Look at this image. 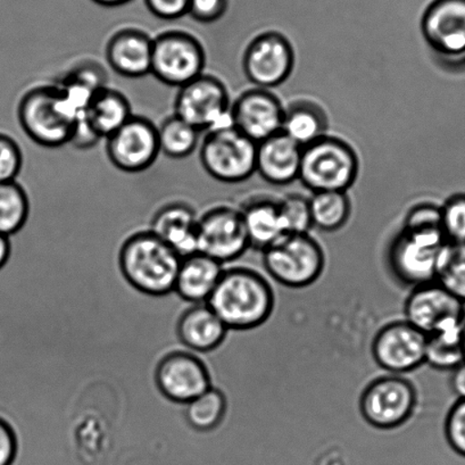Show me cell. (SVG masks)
<instances>
[{"mask_svg":"<svg viewBox=\"0 0 465 465\" xmlns=\"http://www.w3.org/2000/svg\"><path fill=\"white\" fill-rule=\"evenodd\" d=\"M182 260L151 230L131 234L119 254L121 272L126 282L138 292L153 297L174 292Z\"/></svg>","mask_w":465,"mask_h":465,"instance_id":"cell-2","label":"cell"},{"mask_svg":"<svg viewBox=\"0 0 465 465\" xmlns=\"http://www.w3.org/2000/svg\"><path fill=\"white\" fill-rule=\"evenodd\" d=\"M107 75L96 63H84L72 69L56 84L58 92L76 114L83 116L99 90L107 87Z\"/></svg>","mask_w":465,"mask_h":465,"instance_id":"cell-27","label":"cell"},{"mask_svg":"<svg viewBox=\"0 0 465 465\" xmlns=\"http://www.w3.org/2000/svg\"><path fill=\"white\" fill-rule=\"evenodd\" d=\"M302 148L280 133L257 143L256 173L273 186H289L300 178Z\"/></svg>","mask_w":465,"mask_h":465,"instance_id":"cell-20","label":"cell"},{"mask_svg":"<svg viewBox=\"0 0 465 465\" xmlns=\"http://www.w3.org/2000/svg\"><path fill=\"white\" fill-rule=\"evenodd\" d=\"M198 216L186 203H170L153 214L151 232L183 259L197 252Z\"/></svg>","mask_w":465,"mask_h":465,"instance_id":"cell-21","label":"cell"},{"mask_svg":"<svg viewBox=\"0 0 465 465\" xmlns=\"http://www.w3.org/2000/svg\"><path fill=\"white\" fill-rule=\"evenodd\" d=\"M157 129L161 153L170 159H187L200 144V131L177 115L169 116Z\"/></svg>","mask_w":465,"mask_h":465,"instance_id":"cell-29","label":"cell"},{"mask_svg":"<svg viewBox=\"0 0 465 465\" xmlns=\"http://www.w3.org/2000/svg\"><path fill=\"white\" fill-rule=\"evenodd\" d=\"M19 453V441L11 424L0 417V465H13Z\"/></svg>","mask_w":465,"mask_h":465,"instance_id":"cell-40","label":"cell"},{"mask_svg":"<svg viewBox=\"0 0 465 465\" xmlns=\"http://www.w3.org/2000/svg\"><path fill=\"white\" fill-rule=\"evenodd\" d=\"M406 322L430 336L460 331L465 323V304L440 283L412 288L404 304Z\"/></svg>","mask_w":465,"mask_h":465,"instance_id":"cell-13","label":"cell"},{"mask_svg":"<svg viewBox=\"0 0 465 465\" xmlns=\"http://www.w3.org/2000/svg\"><path fill=\"white\" fill-rule=\"evenodd\" d=\"M256 143L228 124L206 134L200 160L203 169L216 182L242 183L256 173Z\"/></svg>","mask_w":465,"mask_h":465,"instance_id":"cell-7","label":"cell"},{"mask_svg":"<svg viewBox=\"0 0 465 465\" xmlns=\"http://www.w3.org/2000/svg\"><path fill=\"white\" fill-rule=\"evenodd\" d=\"M206 304L229 331H246L268 322L275 297L263 275L250 268L234 266L223 270Z\"/></svg>","mask_w":465,"mask_h":465,"instance_id":"cell-1","label":"cell"},{"mask_svg":"<svg viewBox=\"0 0 465 465\" xmlns=\"http://www.w3.org/2000/svg\"><path fill=\"white\" fill-rule=\"evenodd\" d=\"M420 30L442 69L465 67V0H431L420 20Z\"/></svg>","mask_w":465,"mask_h":465,"instance_id":"cell-8","label":"cell"},{"mask_svg":"<svg viewBox=\"0 0 465 465\" xmlns=\"http://www.w3.org/2000/svg\"><path fill=\"white\" fill-rule=\"evenodd\" d=\"M94 4L103 7H119L124 6L125 4L131 2V0H92Z\"/></svg>","mask_w":465,"mask_h":465,"instance_id":"cell-44","label":"cell"},{"mask_svg":"<svg viewBox=\"0 0 465 465\" xmlns=\"http://www.w3.org/2000/svg\"><path fill=\"white\" fill-rule=\"evenodd\" d=\"M284 105L270 89L252 88L239 94L230 108V124L259 143L282 133Z\"/></svg>","mask_w":465,"mask_h":465,"instance_id":"cell-17","label":"cell"},{"mask_svg":"<svg viewBox=\"0 0 465 465\" xmlns=\"http://www.w3.org/2000/svg\"><path fill=\"white\" fill-rule=\"evenodd\" d=\"M133 115L128 97L119 90L108 87L94 94L84 114L101 139H107L116 133Z\"/></svg>","mask_w":465,"mask_h":465,"instance_id":"cell-26","label":"cell"},{"mask_svg":"<svg viewBox=\"0 0 465 465\" xmlns=\"http://www.w3.org/2000/svg\"><path fill=\"white\" fill-rule=\"evenodd\" d=\"M436 282L465 304V242H447L442 248Z\"/></svg>","mask_w":465,"mask_h":465,"instance_id":"cell-33","label":"cell"},{"mask_svg":"<svg viewBox=\"0 0 465 465\" xmlns=\"http://www.w3.org/2000/svg\"><path fill=\"white\" fill-rule=\"evenodd\" d=\"M329 116L312 99L300 98L284 106L282 133L302 148L328 134Z\"/></svg>","mask_w":465,"mask_h":465,"instance_id":"cell-25","label":"cell"},{"mask_svg":"<svg viewBox=\"0 0 465 465\" xmlns=\"http://www.w3.org/2000/svg\"><path fill=\"white\" fill-rule=\"evenodd\" d=\"M444 432L456 454L465 458V400H456L446 414Z\"/></svg>","mask_w":465,"mask_h":465,"instance_id":"cell-37","label":"cell"},{"mask_svg":"<svg viewBox=\"0 0 465 465\" xmlns=\"http://www.w3.org/2000/svg\"><path fill=\"white\" fill-rule=\"evenodd\" d=\"M108 160L125 173H140L155 163L161 153L159 129L147 117L133 115L106 139Z\"/></svg>","mask_w":465,"mask_h":465,"instance_id":"cell-15","label":"cell"},{"mask_svg":"<svg viewBox=\"0 0 465 465\" xmlns=\"http://www.w3.org/2000/svg\"><path fill=\"white\" fill-rule=\"evenodd\" d=\"M11 252L12 245L10 237L4 236V234L0 233V270L7 264L11 257Z\"/></svg>","mask_w":465,"mask_h":465,"instance_id":"cell-43","label":"cell"},{"mask_svg":"<svg viewBox=\"0 0 465 465\" xmlns=\"http://www.w3.org/2000/svg\"><path fill=\"white\" fill-rule=\"evenodd\" d=\"M232 101L227 85L211 74H202L179 88L174 101V115L203 133L230 124Z\"/></svg>","mask_w":465,"mask_h":465,"instance_id":"cell-11","label":"cell"},{"mask_svg":"<svg viewBox=\"0 0 465 465\" xmlns=\"http://www.w3.org/2000/svg\"><path fill=\"white\" fill-rule=\"evenodd\" d=\"M262 252L266 272L287 288L311 286L326 266L323 248L310 233L286 234Z\"/></svg>","mask_w":465,"mask_h":465,"instance_id":"cell-6","label":"cell"},{"mask_svg":"<svg viewBox=\"0 0 465 465\" xmlns=\"http://www.w3.org/2000/svg\"><path fill=\"white\" fill-rule=\"evenodd\" d=\"M153 39L143 30L125 28L108 40L105 57L111 69L124 78L151 74Z\"/></svg>","mask_w":465,"mask_h":465,"instance_id":"cell-19","label":"cell"},{"mask_svg":"<svg viewBox=\"0 0 465 465\" xmlns=\"http://www.w3.org/2000/svg\"><path fill=\"white\" fill-rule=\"evenodd\" d=\"M101 140L83 115L76 121L70 143L78 149H89L96 146Z\"/></svg>","mask_w":465,"mask_h":465,"instance_id":"cell-41","label":"cell"},{"mask_svg":"<svg viewBox=\"0 0 465 465\" xmlns=\"http://www.w3.org/2000/svg\"><path fill=\"white\" fill-rule=\"evenodd\" d=\"M227 397L223 391L212 386L195 400L186 404L184 417L196 431L209 432L218 428L227 413Z\"/></svg>","mask_w":465,"mask_h":465,"instance_id":"cell-30","label":"cell"},{"mask_svg":"<svg viewBox=\"0 0 465 465\" xmlns=\"http://www.w3.org/2000/svg\"><path fill=\"white\" fill-rule=\"evenodd\" d=\"M251 248L241 210L216 206L198 218L197 252L221 264L233 262Z\"/></svg>","mask_w":465,"mask_h":465,"instance_id":"cell-14","label":"cell"},{"mask_svg":"<svg viewBox=\"0 0 465 465\" xmlns=\"http://www.w3.org/2000/svg\"><path fill=\"white\" fill-rule=\"evenodd\" d=\"M30 201L19 183H0V233L11 237L28 223Z\"/></svg>","mask_w":465,"mask_h":465,"instance_id":"cell-31","label":"cell"},{"mask_svg":"<svg viewBox=\"0 0 465 465\" xmlns=\"http://www.w3.org/2000/svg\"><path fill=\"white\" fill-rule=\"evenodd\" d=\"M229 329L206 302L193 304L180 317L177 333L180 341L196 353L218 349Z\"/></svg>","mask_w":465,"mask_h":465,"instance_id":"cell-22","label":"cell"},{"mask_svg":"<svg viewBox=\"0 0 465 465\" xmlns=\"http://www.w3.org/2000/svg\"><path fill=\"white\" fill-rule=\"evenodd\" d=\"M462 329L427 336L426 364L440 371H453L464 363Z\"/></svg>","mask_w":465,"mask_h":465,"instance_id":"cell-32","label":"cell"},{"mask_svg":"<svg viewBox=\"0 0 465 465\" xmlns=\"http://www.w3.org/2000/svg\"><path fill=\"white\" fill-rule=\"evenodd\" d=\"M418 392L412 381L388 373L374 379L360 397V412L365 422L381 430L400 428L412 417Z\"/></svg>","mask_w":465,"mask_h":465,"instance_id":"cell-10","label":"cell"},{"mask_svg":"<svg viewBox=\"0 0 465 465\" xmlns=\"http://www.w3.org/2000/svg\"><path fill=\"white\" fill-rule=\"evenodd\" d=\"M279 207L286 234L310 233L313 228L310 197L289 193L279 201Z\"/></svg>","mask_w":465,"mask_h":465,"instance_id":"cell-34","label":"cell"},{"mask_svg":"<svg viewBox=\"0 0 465 465\" xmlns=\"http://www.w3.org/2000/svg\"><path fill=\"white\" fill-rule=\"evenodd\" d=\"M24 168V152L11 135L0 133V183L16 182Z\"/></svg>","mask_w":465,"mask_h":465,"instance_id":"cell-36","label":"cell"},{"mask_svg":"<svg viewBox=\"0 0 465 465\" xmlns=\"http://www.w3.org/2000/svg\"><path fill=\"white\" fill-rule=\"evenodd\" d=\"M450 386L458 400H465V362L451 371Z\"/></svg>","mask_w":465,"mask_h":465,"instance_id":"cell-42","label":"cell"},{"mask_svg":"<svg viewBox=\"0 0 465 465\" xmlns=\"http://www.w3.org/2000/svg\"><path fill=\"white\" fill-rule=\"evenodd\" d=\"M313 228L323 232H336L345 227L351 219V201L349 193H313L310 197Z\"/></svg>","mask_w":465,"mask_h":465,"instance_id":"cell-28","label":"cell"},{"mask_svg":"<svg viewBox=\"0 0 465 465\" xmlns=\"http://www.w3.org/2000/svg\"><path fill=\"white\" fill-rule=\"evenodd\" d=\"M426 346L427 336L406 320H400L377 332L371 351L379 368L403 376L426 364Z\"/></svg>","mask_w":465,"mask_h":465,"instance_id":"cell-16","label":"cell"},{"mask_svg":"<svg viewBox=\"0 0 465 465\" xmlns=\"http://www.w3.org/2000/svg\"><path fill=\"white\" fill-rule=\"evenodd\" d=\"M447 242L440 225L401 224L388 246V268L397 282L406 287L435 282L438 260Z\"/></svg>","mask_w":465,"mask_h":465,"instance_id":"cell-3","label":"cell"},{"mask_svg":"<svg viewBox=\"0 0 465 465\" xmlns=\"http://www.w3.org/2000/svg\"><path fill=\"white\" fill-rule=\"evenodd\" d=\"M229 10V0H191L188 15L200 24H214Z\"/></svg>","mask_w":465,"mask_h":465,"instance_id":"cell-38","label":"cell"},{"mask_svg":"<svg viewBox=\"0 0 465 465\" xmlns=\"http://www.w3.org/2000/svg\"><path fill=\"white\" fill-rule=\"evenodd\" d=\"M239 210L245 223L248 242L254 250L263 252L286 236L279 201L275 198H252Z\"/></svg>","mask_w":465,"mask_h":465,"instance_id":"cell-24","label":"cell"},{"mask_svg":"<svg viewBox=\"0 0 465 465\" xmlns=\"http://www.w3.org/2000/svg\"><path fill=\"white\" fill-rule=\"evenodd\" d=\"M155 381L162 395L184 405L212 387L205 363L198 356L183 351H173L160 361Z\"/></svg>","mask_w":465,"mask_h":465,"instance_id":"cell-18","label":"cell"},{"mask_svg":"<svg viewBox=\"0 0 465 465\" xmlns=\"http://www.w3.org/2000/svg\"><path fill=\"white\" fill-rule=\"evenodd\" d=\"M223 270V264L202 252L183 257L175 279L174 292L193 305L206 302Z\"/></svg>","mask_w":465,"mask_h":465,"instance_id":"cell-23","label":"cell"},{"mask_svg":"<svg viewBox=\"0 0 465 465\" xmlns=\"http://www.w3.org/2000/svg\"><path fill=\"white\" fill-rule=\"evenodd\" d=\"M296 55L291 40L278 31H264L247 45L242 71L257 88L273 89L291 78Z\"/></svg>","mask_w":465,"mask_h":465,"instance_id":"cell-12","label":"cell"},{"mask_svg":"<svg viewBox=\"0 0 465 465\" xmlns=\"http://www.w3.org/2000/svg\"><path fill=\"white\" fill-rule=\"evenodd\" d=\"M143 2L153 16L161 20L173 21L188 15L191 0H143Z\"/></svg>","mask_w":465,"mask_h":465,"instance_id":"cell-39","label":"cell"},{"mask_svg":"<svg viewBox=\"0 0 465 465\" xmlns=\"http://www.w3.org/2000/svg\"><path fill=\"white\" fill-rule=\"evenodd\" d=\"M441 229L446 241L465 242V193H455L440 205Z\"/></svg>","mask_w":465,"mask_h":465,"instance_id":"cell-35","label":"cell"},{"mask_svg":"<svg viewBox=\"0 0 465 465\" xmlns=\"http://www.w3.org/2000/svg\"><path fill=\"white\" fill-rule=\"evenodd\" d=\"M462 350H463V356H464V362H465V323H464L463 331H462Z\"/></svg>","mask_w":465,"mask_h":465,"instance_id":"cell-45","label":"cell"},{"mask_svg":"<svg viewBox=\"0 0 465 465\" xmlns=\"http://www.w3.org/2000/svg\"><path fill=\"white\" fill-rule=\"evenodd\" d=\"M79 119L55 84L28 90L17 106V120L22 130L35 143L45 148L69 144Z\"/></svg>","mask_w":465,"mask_h":465,"instance_id":"cell-4","label":"cell"},{"mask_svg":"<svg viewBox=\"0 0 465 465\" xmlns=\"http://www.w3.org/2000/svg\"><path fill=\"white\" fill-rule=\"evenodd\" d=\"M205 66V49L195 35L170 30L153 39L151 74L160 83L182 88L204 74Z\"/></svg>","mask_w":465,"mask_h":465,"instance_id":"cell-9","label":"cell"},{"mask_svg":"<svg viewBox=\"0 0 465 465\" xmlns=\"http://www.w3.org/2000/svg\"><path fill=\"white\" fill-rule=\"evenodd\" d=\"M360 174L358 153L345 139L326 134L302 148L300 182L311 193H347Z\"/></svg>","mask_w":465,"mask_h":465,"instance_id":"cell-5","label":"cell"}]
</instances>
